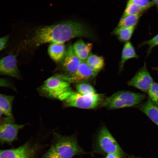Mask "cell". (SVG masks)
<instances>
[{"instance_id":"cell-1","label":"cell","mask_w":158,"mask_h":158,"mask_svg":"<svg viewBox=\"0 0 158 158\" xmlns=\"http://www.w3.org/2000/svg\"><path fill=\"white\" fill-rule=\"evenodd\" d=\"M95 38L92 31L84 24L68 21L37 29L32 38L34 44L39 46L47 43H63L73 38Z\"/></svg>"},{"instance_id":"cell-2","label":"cell","mask_w":158,"mask_h":158,"mask_svg":"<svg viewBox=\"0 0 158 158\" xmlns=\"http://www.w3.org/2000/svg\"><path fill=\"white\" fill-rule=\"evenodd\" d=\"M146 97L143 93L119 91L104 98L100 105L109 110L130 107L139 104Z\"/></svg>"},{"instance_id":"cell-3","label":"cell","mask_w":158,"mask_h":158,"mask_svg":"<svg viewBox=\"0 0 158 158\" xmlns=\"http://www.w3.org/2000/svg\"><path fill=\"white\" fill-rule=\"evenodd\" d=\"M38 89L43 96L63 101L74 91L70 83L55 75L46 80Z\"/></svg>"},{"instance_id":"cell-4","label":"cell","mask_w":158,"mask_h":158,"mask_svg":"<svg viewBox=\"0 0 158 158\" xmlns=\"http://www.w3.org/2000/svg\"><path fill=\"white\" fill-rule=\"evenodd\" d=\"M104 99L103 94L96 93L92 95H83L74 91L63 101V104L65 107L92 109L101 105Z\"/></svg>"},{"instance_id":"cell-5","label":"cell","mask_w":158,"mask_h":158,"mask_svg":"<svg viewBox=\"0 0 158 158\" xmlns=\"http://www.w3.org/2000/svg\"><path fill=\"white\" fill-rule=\"evenodd\" d=\"M54 145L57 153L62 158H71L74 156L83 153L73 136H64L58 133H54Z\"/></svg>"},{"instance_id":"cell-6","label":"cell","mask_w":158,"mask_h":158,"mask_svg":"<svg viewBox=\"0 0 158 158\" xmlns=\"http://www.w3.org/2000/svg\"><path fill=\"white\" fill-rule=\"evenodd\" d=\"M97 142L99 148L104 152L116 154L120 157L123 155L122 149L106 127H103L100 130Z\"/></svg>"},{"instance_id":"cell-7","label":"cell","mask_w":158,"mask_h":158,"mask_svg":"<svg viewBox=\"0 0 158 158\" xmlns=\"http://www.w3.org/2000/svg\"><path fill=\"white\" fill-rule=\"evenodd\" d=\"M97 74L90 70L85 62L82 61L74 73L69 75L59 73L55 75L69 83L77 84L92 80Z\"/></svg>"},{"instance_id":"cell-8","label":"cell","mask_w":158,"mask_h":158,"mask_svg":"<svg viewBox=\"0 0 158 158\" xmlns=\"http://www.w3.org/2000/svg\"><path fill=\"white\" fill-rule=\"evenodd\" d=\"M24 126L15 124L13 118H5L0 122V142L10 143L16 140L19 130Z\"/></svg>"},{"instance_id":"cell-9","label":"cell","mask_w":158,"mask_h":158,"mask_svg":"<svg viewBox=\"0 0 158 158\" xmlns=\"http://www.w3.org/2000/svg\"><path fill=\"white\" fill-rule=\"evenodd\" d=\"M153 80L145 63L141 68L128 82L130 86L136 87L144 92H147Z\"/></svg>"},{"instance_id":"cell-10","label":"cell","mask_w":158,"mask_h":158,"mask_svg":"<svg viewBox=\"0 0 158 158\" xmlns=\"http://www.w3.org/2000/svg\"><path fill=\"white\" fill-rule=\"evenodd\" d=\"M82 61L74 53L73 46L69 44L60 61V69L63 74H72L76 71Z\"/></svg>"},{"instance_id":"cell-11","label":"cell","mask_w":158,"mask_h":158,"mask_svg":"<svg viewBox=\"0 0 158 158\" xmlns=\"http://www.w3.org/2000/svg\"><path fill=\"white\" fill-rule=\"evenodd\" d=\"M35 150L29 143L16 149L0 150V158H33Z\"/></svg>"},{"instance_id":"cell-12","label":"cell","mask_w":158,"mask_h":158,"mask_svg":"<svg viewBox=\"0 0 158 158\" xmlns=\"http://www.w3.org/2000/svg\"><path fill=\"white\" fill-rule=\"evenodd\" d=\"M0 74L21 78L15 55H9L0 59Z\"/></svg>"},{"instance_id":"cell-13","label":"cell","mask_w":158,"mask_h":158,"mask_svg":"<svg viewBox=\"0 0 158 158\" xmlns=\"http://www.w3.org/2000/svg\"><path fill=\"white\" fill-rule=\"evenodd\" d=\"M92 47V43H86L81 39L77 41L73 46L74 53L82 61L86 60L91 54Z\"/></svg>"},{"instance_id":"cell-14","label":"cell","mask_w":158,"mask_h":158,"mask_svg":"<svg viewBox=\"0 0 158 158\" xmlns=\"http://www.w3.org/2000/svg\"><path fill=\"white\" fill-rule=\"evenodd\" d=\"M138 108L158 126V106L154 104L149 97Z\"/></svg>"},{"instance_id":"cell-15","label":"cell","mask_w":158,"mask_h":158,"mask_svg":"<svg viewBox=\"0 0 158 158\" xmlns=\"http://www.w3.org/2000/svg\"><path fill=\"white\" fill-rule=\"evenodd\" d=\"M66 51L65 46L63 43H50L48 49L49 56L56 62L61 61Z\"/></svg>"},{"instance_id":"cell-16","label":"cell","mask_w":158,"mask_h":158,"mask_svg":"<svg viewBox=\"0 0 158 158\" xmlns=\"http://www.w3.org/2000/svg\"><path fill=\"white\" fill-rule=\"evenodd\" d=\"M86 63L90 70L98 73L104 68V59L101 56L91 53L87 59Z\"/></svg>"},{"instance_id":"cell-17","label":"cell","mask_w":158,"mask_h":158,"mask_svg":"<svg viewBox=\"0 0 158 158\" xmlns=\"http://www.w3.org/2000/svg\"><path fill=\"white\" fill-rule=\"evenodd\" d=\"M138 56L137 54L135 49L131 43L128 42L125 44L121 53V59L119 63L120 70H122L126 62L133 58H137Z\"/></svg>"},{"instance_id":"cell-18","label":"cell","mask_w":158,"mask_h":158,"mask_svg":"<svg viewBox=\"0 0 158 158\" xmlns=\"http://www.w3.org/2000/svg\"><path fill=\"white\" fill-rule=\"evenodd\" d=\"M14 97L0 94V109L7 117L13 118L12 113V104Z\"/></svg>"},{"instance_id":"cell-19","label":"cell","mask_w":158,"mask_h":158,"mask_svg":"<svg viewBox=\"0 0 158 158\" xmlns=\"http://www.w3.org/2000/svg\"><path fill=\"white\" fill-rule=\"evenodd\" d=\"M143 12L122 17L120 19L117 28L135 27Z\"/></svg>"},{"instance_id":"cell-20","label":"cell","mask_w":158,"mask_h":158,"mask_svg":"<svg viewBox=\"0 0 158 158\" xmlns=\"http://www.w3.org/2000/svg\"><path fill=\"white\" fill-rule=\"evenodd\" d=\"M135 28V27L116 28L113 33L120 41L126 42H129L131 38Z\"/></svg>"},{"instance_id":"cell-21","label":"cell","mask_w":158,"mask_h":158,"mask_svg":"<svg viewBox=\"0 0 158 158\" xmlns=\"http://www.w3.org/2000/svg\"><path fill=\"white\" fill-rule=\"evenodd\" d=\"M75 87L77 92L82 95H92L97 93L95 89L92 85L85 82L76 84Z\"/></svg>"},{"instance_id":"cell-22","label":"cell","mask_w":158,"mask_h":158,"mask_svg":"<svg viewBox=\"0 0 158 158\" xmlns=\"http://www.w3.org/2000/svg\"><path fill=\"white\" fill-rule=\"evenodd\" d=\"M145 11L144 9L129 0L127 2L122 17L144 12Z\"/></svg>"},{"instance_id":"cell-23","label":"cell","mask_w":158,"mask_h":158,"mask_svg":"<svg viewBox=\"0 0 158 158\" xmlns=\"http://www.w3.org/2000/svg\"><path fill=\"white\" fill-rule=\"evenodd\" d=\"M149 98L155 105L158 106V83L153 82L148 91Z\"/></svg>"},{"instance_id":"cell-24","label":"cell","mask_w":158,"mask_h":158,"mask_svg":"<svg viewBox=\"0 0 158 158\" xmlns=\"http://www.w3.org/2000/svg\"><path fill=\"white\" fill-rule=\"evenodd\" d=\"M145 45L148 46L147 51V56L151 53L152 49L158 45V34L151 39L145 41L139 45V47H141Z\"/></svg>"},{"instance_id":"cell-25","label":"cell","mask_w":158,"mask_h":158,"mask_svg":"<svg viewBox=\"0 0 158 158\" xmlns=\"http://www.w3.org/2000/svg\"><path fill=\"white\" fill-rule=\"evenodd\" d=\"M130 1L145 10L154 6L152 1L147 0H130Z\"/></svg>"},{"instance_id":"cell-26","label":"cell","mask_w":158,"mask_h":158,"mask_svg":"<svg viewBox=\"0 0 158 158\" xmlns=\"http://www.w3.org/2000/svg\"><path fill=\"white\" fill-rule=\"evenodd\" d=\"M43 158H62L57 153L53 145L43 155Z\"/></svg>"},{"instance_id":"cell-27","label":"cell","mask_w":158,"mask_h":158,"mask_svg":"<svg viewBox=\"0 0 158 158\" xmlns=\"http://www.w3.org/2000/svg\"><path fill=\"white\" fill-rule=\"evenodd\" d=\"M9 38L8 35L0 38V51L5 47Z\"/></svg>"},{"instance_id":"cell-28","label":"cell","mask_w":158,"mask_h":158,"mask_svg":"<svg viewBox=\"0 0 158 158\" xmlns=\"http://www.w3.org/2000/svg\"><path fill=\"white\" fill-rule=\"evenodd\" d=\"M0 86L13 87L11 83L7 80L0 78Z\"/></svg>"},{"instance_id":"cell-29","label":"cell","mask_w":158,"mask_h":158,"mask_svg":"<svg viewBox=\"0 0 158 158\" xmlns=\"http://www.w3.org/2000/svg\"><path fill=\"white\" fill-rule=\"evenodd\" d=\"M121 157L118 155L114 154H107L106 158H120Z\"/></svg>"},{"instance_id":"cell-30","label":"cell","mask_w":158,"mask_h":158,"mask_svg":"<svg viewBox=\"0 0 158 158\" xmlns=\"http://www.w3.org/2000/svg\"><path fill=\"white\" fill-rule=\"evenodd\" d=\"M154 5H155L157 9V11H158V0H152Z\"/></svg>"},{"instance_id":"cell-31","label":"cell","mask_w":158,"mask_h":158,"mask_svg":"<svg viewBox=\"0 0 158 158\" xmlns=\"http://www.w3.org/2000/svg\"><path fill=\"white\" fill-rule=\"evenodd\" d=\"M153 69L157 71V72L158 73V66L154 68Z\"/></svg>"},{"instance_id":"cell-32","label":"cell","mask_w":158,"mask_h":158,"mask_svg":"<svg viewBox=\"0 0 158 158\" xmlns=\"http://www.w3.org/2000/svg\"><path fill=\"white\" fill-rule=\"evenodd\" d=\"M2 114H3V113L1 110V109H0V117Z\"/></svg>"}]
</instances>
